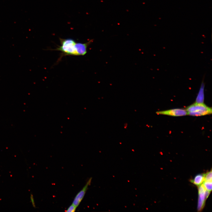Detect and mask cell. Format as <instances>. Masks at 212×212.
Instances as JSON below:
<instances>
[{
    "label": "cell",
    "mask_w": 212,
    "mask_h": 212,
    "mask_svg": "<svg viewBox=\"0 0 212 212\" xmlns=\"http://www.w3.org/2000/svg\"><path fill=\"white\" fill-rule=\"evenodd\" d=\"M61 45L54 49L62 52L63 55L83 56L87 52V48L93 42L91 39L85 43H77L70 39L59 38Z\"/></svg>",
    "instance_id": "1"
},
{
    "label": "cell",
    "mask_w": 212,
    "mask_h": 212,
    "mask_svg": "<svg viewBox=\"0 0 212 212\" xmlns=\"http://www.w3.org/2000/svg\"><path fill=\"white\" fill-rule=\"evenodd\" d=\"M187 115L198 116L211 114L212 108L203 103L195 102L188 106L186 109Z\"/></svg>",
    "instance_id": "2"
},
{
    "label": "cell",
    "mask_w": 212,
    "mask_h": 212,
    "mask_svg": "<svg viewBox=\"0 0 212 212\" xmlns=\"http://www.w3.org/2000/svg\"><path fill=\"white\" fill-rule=\"evenodd\" d=\"M198 200L197 210L201 211L204 208L206 199L209 196L210 192L207 191L203 184L198 186Z\"/></svg>",
    "instance_id": "3"
},
{
    "label": "cell",
    "mask_w": 212,
    "mask_h": 212,
    "mask_svg": "<svg viewBox=\"0 0 212 212\" xmlns=\"http://www.w3.org/2000/svg\"><path fill=\"white\" fill-rule=\"evenodd\" d=\"M156 113L158 115H165L173 116H180L187 115L186 110L180 108L159 111L157 112Z\"/></svg>",
    "instance_id": "4"
},
{
    "label": "cell",
    "mask_w": 212,
    "mask_h": 212,
    "mask_svg": "<svg viewBox=\"0 0 212 212\" xmlns=\"http://www.w3.org/2000/svg\"><path fill=\"white\" fill-rule=\"evenodd\" d=\"M92 179V178H91L87 181L82 189L77 194L75 197L72 204L77 207L79 206L83 198L88 186L91 184Z\"/></svg>",
    "instance_id": "5"
},
{
    "label": "cell",
    "mask_w": 212,
    "mask_h": 212,
    "mask_svg": "<svg viewBox=\"0 0 212 212\" xmlns=\"http://www.w3.org/2000/svg\"><path fill=\"white\" fill-rule=\"evenodd\" d=\"M205 84L203 78V79L200 87L196 100V102L203 103L204 100V89Z\"/></svg>",
    "instance_id": "6"
},
{
    "label": "cell",
    "mask_w": 212,
    "mask_h": 212,
    "mask_svg": "<svg viewBox=\"0 0 212 212\" xmlns=\"http://www.w3.org/2000/svg\"><path fill=\"white\" fill-rule=\"evenodd\" d=\"M204 178L205 174H199L196 175L191 181L194 184L198 186L203 183Z\"/></svg>",
    "instance_id": "7"
},
{
    "label": "cell",
    "mask_w": 212,
    "mask_h": 212,
    "mask_svg": "<svg viewBox=\"0 0 212 212\" xmlns=\"http://www.w3.org/2000/svg\"><path fill=\"white\" fill-rule=\"evenodd\" d=\"M212 180H204L203 184L207 191L211 192L212 190Z\"/></svg>",
    "instance_id": "8"
},
{
    "label": "cell",
    "mask_w": 212,
    "mask_h": 212,
    "mask_svg": "<svg viewBox=\"0 0 212 212\" xmlns=\"http://www.w3.org/2000/svg\"><path fill=\"white\" fill-rule=\"evenodd\" d=\"M212 171L211 170L206 173L205 174L204 180H212Z\"/></svg>",
    "instance_id": "9"
},
{
    "label": "cell",
    "mask_w": 212,
    "mask_h": 212,
    "mask_svg": "<svg viewBox=\"0 0 212 212\" xmlns=\"http://www.w3.org/2000/svg\"><path fill=\"white\" fill-rule=\"evenodd\" d=\"M77 207L72 204L68 208L66 212H74L75 211Z\"/></svg>",
    "instance_id": "10"
}]
</instances>
